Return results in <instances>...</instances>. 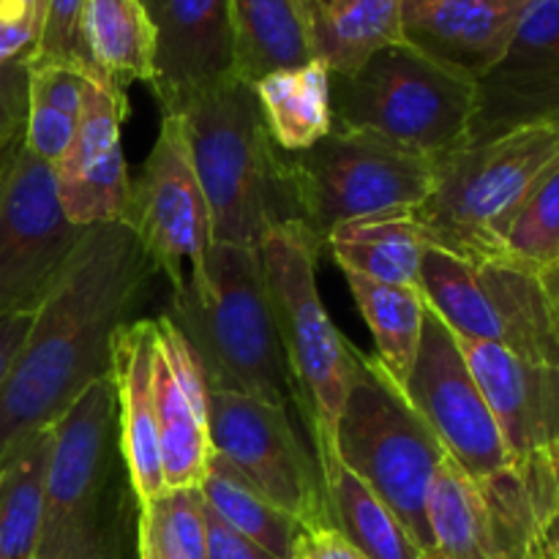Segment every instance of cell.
I'll return each mask as SVG.
<instances>
[{"instance_id": "obj_1", "label": "cell", "mask_w": 559, "mask_h": 559, "mask_svg": "<svg viewBox=\"0 0 559 559\" xmlns=\"http://www.w3.org/2000/svg\"><path fill=\"white\" fill-rule=\"evenodd\" d=\"M156 265L123 222L91 227L0 388V462L27 435L52 429L96 380L109 377L115 333L129 322Z\"/></svg>"}, {"instance_id": "obj_2", "label": "cell", "mask_w": 559, "mask_h": 559, "mask_svg": "<svg viewBox=\"0 0 559 559\" xmlns=\"http://www.w3.org/2000/svg\"><path fill=\"white\" fill-rule=\"evenodd\" d=\"M197 178L211 211L213 243L257 249L271 227L298 222L284 153L273 145L254 85L227 76L178 107Z\"/></svg>"}, {"instance_id": "obj_3", "label": "cell", "mask_w": 559, "mask_h": 559, "mask_svg": "<svg viewBox=\"0 0 559 559\" xmlns=\"http://www.w3.org/2000/svg\"><path fill=\"white\" fill-rule=\"evenodd\" d=\"M167 317L200 364L207 393H243L293 415L295 388L273 325L260 251L213 243L207 293L169 295Z\"/></svg>"}, {"instance_id": "obj_4", "label": "cell", "mask_w": 559, "mask_h": 559, "mask_svg": "<svg viewBox=\"0 0 559 559\" xmlns=\"http://www.w3.org/2000/svg\"><path fill=\"white\" fill-rule=\"evenodd\" d=\"M322 246L304 222L276 224L257 246L295 407L309 429L320 473L338 462L336 426L358 349L333 325L317 289Z\"/></svg>"}, {"instance_id": "obj_5", "label": "cell", "mask_w": 559, "mask_h": 559, "mask_svg": "<svg viewBox=\"0 0 559 559\" xmlns=\"http://www.w3.org/2000/svg\"><path fill=\"white\" fill-rule=\"evenodd\" d=\"M129 495L115 385L102 377L55 424L36 559H120Z\"/></svg>"}, {"instance_id": "obj_6", "label": "cell", "mask_w": 559, "mask_h": 559, "mask_svg": "<svg viewBox=\"0 0 559 559\" xmlns=\"http://www.w3.org/2000/svg\"><path fill=\"white\" fill-rule=\"evenodd\" d=\"M557 156L559 126H527L469 142L437 162L431 194L413 216L437 249L467 260L508 262V227Z\"/></svg>"}, {"instance_id": "obj_7", "label": "cell", "mask_w": 559, "mask_h": 559, "mask_svg": "<svg viewBox=\"0 0 559 559\" xmlns=\"http://www.w3.org/2000/svg\"><path fill=\"white\" fill-rule=\"evenodd\" d=\"M331 112L338 129L369 131L440 162L467 145L475 80L402 41L353 74H331Z\"/></svg>"}, {"instance_id": "obj_8", "label": "cell", "mask_w": 559, "mask_h": 559, "mask_svg": "<svg viewBox=\"0 0 559 559\" xmlns=\"http://www.w3.org/2000/svg\"><path fill=\"white\" fill-rule=\"evenodd\" d=\"M336 456L396 513L420 549L435 559L426 497L448 453L402 388L393 385L380 364L360 349H355L353 380L336 426Z\"/></svg>"}, {"instance_id": "obj_9", "label": "cell", "mask_w": 559, "mask_h": 559, "mask_svg": "<svg viewBox=\"0 0 559 559\" xmlns=\"http://www.w3.org/2000/svg\"><path fill=\"white\" fill-rule=\"evenodd\" d=\"M418 289L453 336L497 344L524 364L559 366V267L533 273L429 246Z\"/></svg>"}, {"instance_id": "obj_10", "label": "cell", "mask_w": 559, "mask_h": 559, "mask_svg": "<svg viewBox=\"0 0 559 559\" xmlns=\"http://www.w3.org/2000/svg\"><path fill=\"white\" fill-rule=\"evenodd\" d=\"M293 211L317 238L355 218L418 211L431 194L437 162L385 136L333 126L317 145L284 153Z\"/></svg>"}, {"instance_id": "obj_11", "label": "cell", "mask_w": 559, "mask_h": 559, "mask_svg": "<svg viewBox=\"0 0 559 559\" xmlns=\"http://www.w3.org/2000/svg\"><path fill=\"white\" fill-rule=\"evenodd\" d=\"M123 224L173 293H207V254L213 249L211 211L197 178L189 136L178 112H162L156 142L131 180Z\"/></svg>"}, {"instance_id": "obj_12", "label": "cell", "mask_w": 559, "mask_h": 559, "mask_svg": "<svg viewBox=\"0 0 559 559\" xmlns=\"http://www.w3.org/2000/svg\"><path fill=\"white\" fill-rule=\"evenodd\" d=\"M207 435L213 453L273 506L304 527L331 524L320 464L304 448L287 409L243 393H207Z\"/></svg>"}, {"instance_id": "obj_13", "label": "cell", "mask_w": 559, "mask_h": 559, "mask_svg": "<svg viewBox=\"0 0 559 559\" xmlns=\"http://www.w3.org/2000/svg\"><path fill=\"white\" fill-rule=\"evenodd\" d=\"M87 229L66 216L52 164L22 145L0 189V317L38 311Z\"/></svg>"}, {"instance_id": "obj_14", "label": "cell", "mask_w": 559, "mask_h": 559, "mask_svg": "<svg viewBox=\"0 0 559 559\" xmlns=\"http://www.w3.org/2000/svg\"><path fill=\"white\" fill-rule=\"evenodd\" d=\"M404 396L442 451L469 478L489 480L513 464L500 424L459 347V338L435 311H426L418 358Z\"/></svg>"}, {"instance_id": "obj_15", "label": "cell", "mask_w": 559, "mask_h": 559, "mask_svg": "<svg viewBox=\"0 0 559 559\" xmlns=\"http://www.w3.org/2000/svg\"><path fill=\"white\" fill-rule=\"evenodd\" d=\"M527 126H559V0H527L508 52L475 82L467 145Z\"/></svg>"}, {"instance_id": "obj_16", "label": "cell", "mask_w": 559, "mask_h": 559, "mask_svg": "<svg viewBox=\"0 0 559 559\" xmlns=\"http://www.w3.org/2000/svg\"><path fill=\"white\" fill-rule=\"evenodd\" d=\"M129 96L91 80L80 126L66 156L55 164L60 205L76 227L123 222L129 205V167L123 156V118Z\"/></svg>"}, {"instance_id": "obj_17", "label": "cell", "mask_w": 559, "mask_h": 559, "mask_svg": "<svg viewBox=\"0 0 559 559\" xmlns=\"http://www.w3.org/2000/svg\"><path fill=\"white\" fill-rule=\"evenodd\" d=\"M459 347L500 424L513 464H557L559 366L524 364L497 344L469 338H459Z\"/></svg>"}, {"instance_id": "obj_18", "label": "cell", "mask_w": 559, "mask_h": 559, "mask_svg": "<svg viewBox=\"0 0 559 559\" xmlns=\"http://www.w3.org/2000/svg\"><path fill=\"white\" fill-rule=\"evenodd\" d=\"M156 31L151 91L158 109L235 76L229 0H142Z\"/></svg>"}, {"instance_id": "obj_19", "label": "cell", "mask_w": 559, "mask_h": 559, "mask_svg": "<svg viewBox=\"0 0 559 559\" xmlns=\"http://www.w3.org/2000/svg\"><path fill=\"white\" fill-rule=\"evenodd\" d=\"M153 399L164 484L200 489L216 456L207 435V388L194 353L167 317H158Z\"/></svg>"}, {"instance_id": "obj_20", "label": "cell", "mask_w": 559, "mask_h": 559, "mask_svg": "<svg viewBox=\"0 0 559 559\" xmlns=\"http://www.w3.org/2000/svg\"><path fill=\"white\" fill-rule=\"evenodd\" d=\"M524 9L527 0H404L402 38L478 82L508 52Z\"/></svg>"}, {"instance_id": "obj_21", "label": "cell", "mask_w": 559, "mask_h": 559, "mask_svg": "<svg viewBox=\"0 0 559 559\" xmlns=\"http://www.w3.org/2000/svg\"><path fill=\"white\" fill-rule=\"evenodd\" d=\"M158 320L126 322L112 342L109 380L118 402V437L126 475L136 508L167 491L158 451L156 399H153V358H156Z\"/></svg>"}, {"instance_id": "obj_22", "label": "cell", "mask_w": 559, "mask_h": 559, "mask_svg": "<svg viewBox=\"0 0 559 559\" xmlns=\"http://www.w3.org/2000/svg\"><path fill=\"white\" fill-rule=\"evenodd\" d=\"M325 246L344 276L418 287L431 240L413 213H385L342 224L328 235Z\"/></svg>"}, {"instance_id": "obj_23", "label": "cell", "mask_w": 559, "mask_h": 559, "mask_svg": "<svg viewBox=\"0 0 559 559\" xmlns=\"http://www.w3.org/2000/svg\"><path fill=\"white\" fill-rule=\"evenodd\" d=\"M311 47L333 76L353 74L380 49L402 44L404 0H300Z\"/></svg>"}, {"instance_id": "obj_24", "label": "cell", "mask_w": 559, "mask_h": 559, "mask_svg": "<svg viewBox=\"0 0 559 559\" xmlns=\"http://www.w3.org/2000/svg\"><path fill=\"white\" fill-rule=\"evenodd\" d=\"M235 33V76L254 85L262 76L314 60L300 0H229Z\"/></svg>"}, {"instance_id": "obj_25", "label": "cell", "mask_w": 559, "mask_h": 559, "mask_svg": "<svg viewBox=\"0 0 559 559\" xmlns=\"http://www.w3.org/2000/svg\"><path fill=\"white\" fill-rule=\"evenodd\" d=\"M85 41L98 82L123 96L134 82L151 87L156 31L142 0H87Z\"/></svg>"}, {"instance_id": "obj_26", "label": "cell", "mask_w": 559, "mask_h": 559, "mask_svg": "<svg viewBox=\"0 0 559 559\" xmlns=\"http://www.w3.org/2000/svg\"><path fill=\"white\" fill-rule=\"evenodd\" d=\"M267 134L282 153L309 151L333 129L331 69L320 58L254 82Z\"/></svg>"}, {"instance_id": "obj_27", "label": "cell", "mask_w": 559, "mask_h": 559, "mask_svg": "<svg viewBox=\"0 0 559 559\" xmlns=\"http://www.w3.org/2000/svg\"><path fill=\"white\" fill-rule=\"evenodd\" d=\"M426 524L435 559H500L484 486L451 456L442 459L426 497Z\"/></svg>"}, {"instance_id": "obj_28", "label": "cell", "mask_w": 559, "mask_h": 559, "mask_svg": "<svg viewBox=\"0 0 559 559\" xmlns=\"http://www.w3.org/2000/svg\"><path fill=\"white\" fill-rule=\"evenodd\" d=\"M55 426L27 435L0 462V559H36Z\"/></svg>"}, {"instance_id": "obj_29", "label": "cell", "mask_w": 559, "mask_h": 559, "mask_svg": "<svg viewBox=\"0 0 559 559\" xmlns=\"http://www.w3.org/2000/svg\"><path fill=\"white\" fill-rule=\"evenodd\" d=\"M347 284L374 338L377 353L371 358L391 377L393 385L404 391L418 358L424 320L429 311L424 295L418 287L380 284L364 276H347Z\"/></svg>"}, {"instance_id": "obj_30", "label": "cell", "mask_w": 559, "mask_h": 559, "mask_svg": "<svg viewBox=\"0 0 559 559\" xmlns=\"http://www.w3.org/2000/svg\"><path fill=\"white\" fill-rule=\"evenodd\" d=\"M331 524L366 559H431L396 513L342 462L322 469Z\"/></svg>"}, {"instance_id": "obj_31", "label": "cell", "mask_w": 559, "mask_h": 559, "mask_svg": "<svg viewBox=\"0 0 559 559\" xmlns=\"http://www.w3.org/2000/svg\"><path fill=\"white\" fill-rule=\"evenodd\" d=\"M200 491L205 506L240 538L251 540L276 559H287L293 555V546L304 524L278 506H273L222 456H213Z\"/></svg>"}, {"instance_id": "obj_32", "label": "cell", "mask_w": 559, "mask_h": 559, "mask_svg": "<svg viewBox=\"0 0 559 559\" xmlns=\"http://www.w3.org/2000/svg\"><path fill=\"white\" fill-rule=\"evenodd\" d=\"M85 71L66 66H27V120L22 145L47 164H58L69 151L85 107Z\"/></svg>"}, {"instance_id": "obj_33", "label": "cell", "mask_w": 559, "mask_h": 559, "mask_svg": "<svg viewBox=\"0 0 559 559\" xmlns=\"http://www.w3.org/2000/svg\"><path fill=\"white\" fill-rule=\"evenodd\" d=\"M506 260L533 273L559 267V156L519 205L506 233Z\"/></svg>"}, {"instance_id": "obj_34", "label": "cell", "mask_w": 559, "mask_h": 559, "mask_svg": "<svg viewBox=\"0 0 559 559\" xmlns=\"http://www.w3.org/2000/svg\"><path fill=\"white\" fill-rule=\"evenodd\" d=\"M87 0H44V27L27 66H66L96 80L85 41Z\"/></svg>"}, {"instance_id": "obj_35", "label": "cell", "mask_w": 559, "mask_h": 559, "mask_svg": "<svg viewBox=\"0 0 559 559\" xmlns=\"http://www.w3.org/2000/svg\"><path fill=\"white\" fill-rule=\"evenodd\" d=\"M167 544L183 559H205L207 508L200 489H167L158 500L147 502Z\"/></svg>"}, {"instance_id": "obj_36", "label": "cell", "mask_w": 559, "mask_h": 559, "mask_svg": "<svg viewBox=\"0 0 559 559\" xmlns=\"http://www.w3.org/2000/svg\"><path fill=\"white\" fill-rule=\"evenodd\" d=\"M44 27V0H0V66L31 63Z\"/></svg>"}, {"instance_id": "obj_37", "label": "cell", "mask_w": 559, "mask_h": 559, "mask_svg": "<svg viewBox=\"0 0 559 559\" xmlns=\"http://www.w3.org/2000/svg\"><path fill=\"white\" fill-rule=\"evenodd\" d=\"M27 63L0 66V145L25 136Z\"/></svg>"}, {"instance_id": "obj_38", "label": "cell", "mask_w": 559, "mask_h": 559, "mask_svg": "<svg viewBox=\"0 0 559 559\" xmlns=\"http://www.w3.org/2000/svg\"><path fill=\"white\" fill-rule=\"evenodd\" d=\"M287 559H366L333 524L304 527Z\"/></svg>"}, {"instance_id": "obj_39", "label": "cell", "mask_w": 559, "mask_h": 559, "mask_svg": "<svg viewBox=\"0 0 559 559\" xmlns=\"http://www.w3.org/2000/svg\"><path fill=\"white\" fill-rule=\"evenodd\" d=\"M207 508V506H205ZM205 559H276L251 540L240 538L235 530H229L216 513L207 508V544H205Z\"/></svg>"}, {"instance_id": "obj_40", "label": "cell", "mask_w": 559, "mask_h": 559, "mask_svg": "<svg viewBox=\"0 0 559 559\" xmlns=\"http://www.w3.org/2000/svg\"><path fill=\"white\" fill-rule=\"evenodd\" d=\"M33 317H36V311H20V314L0 317V388H3L5 377H9L22 344H25L27 331L33 325Z\"/></svg>"}, {"instance_id": "obj_41", "label": "cell", "mask_w": 559, "mask_h": 559, "mask_svg": "<svg viewBox=\"0 0 559 559\" xmlns=\"http://www.w3.org/2000/svg\"><path fill=\"white\" fill-rule=\"evenodd\" d=\"M136 559H183L167 544L147 508H136Z\"/></svg>"}, {"instance_id": "obj_42", "label": "cell", "mask_w": 559, "mask_h": 559, "mask_svg": "<svg viewBox=\"0 0 559 559\" xmlns=\"http://www.w3.org/2000/svg\"><path fill=\"white\" fill-rule=\"evenodd\" d=\"M20 147H22V136L20 140L9 142V145H0V189H3V180H5V175H9L11 164H14V156Z\"/></svg>"}, {"instance_id": "obj_43", "label": "cell", "mask_w": 559, "mask_h": 559, "mask_svg": "<svg viewBox=\"0 0 559 559\" xmlns=\"http://www.w3.org/2000/svg\"><path fill=\"white\" fill-rule=\"evenodd\" d=\"M533 559H559V544H540Z\"/></svg>"}, {"instance_id": "obj_44", "label": "cell", "mask_w": 559, "mask_h": 559, "mask_svg": "<svg viewBox=\"0 0 559 559\" xmlns=\"http://www.w3.org/2000/svg\"><path fill=\"white\" fill-rule=\"evenodd\" d=\"M557 464H559V462H557ZM544 467H549V464H544Z\"/></svg>"}]
</instances>
